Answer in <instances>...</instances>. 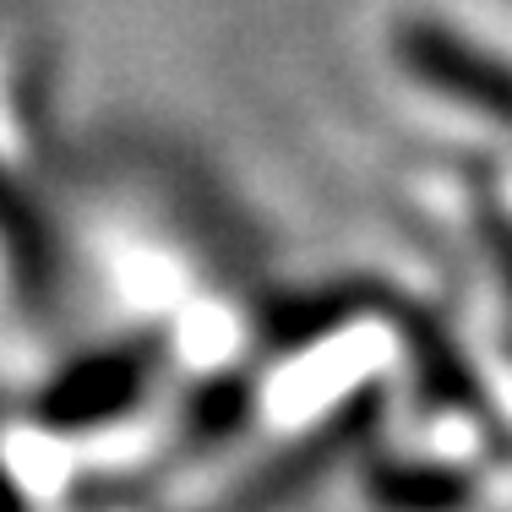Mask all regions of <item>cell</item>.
Returning a JSON list of instances; mask_svg holds the SVG:
<instances>
[{
	"instance_id": "cell-1",
	"label": "cell",
	"mask_w": 512,
	"mask_h": 512,
	"mask_svg": "<svg viewBox=\"0 0 512 512\" xmlns=\"http://www.w3.org/2000/svg\"><path fill=\"white\" fill-rule=\"evenodd\" d=\"M404 50H409V60H414V66H420L431 82H442V88L463 93V99L496 109V115H512V77L496 66V60H485V55H474L469 44H458L453 33H442V28H414Z\"/></svg>"
}]
</instances>
